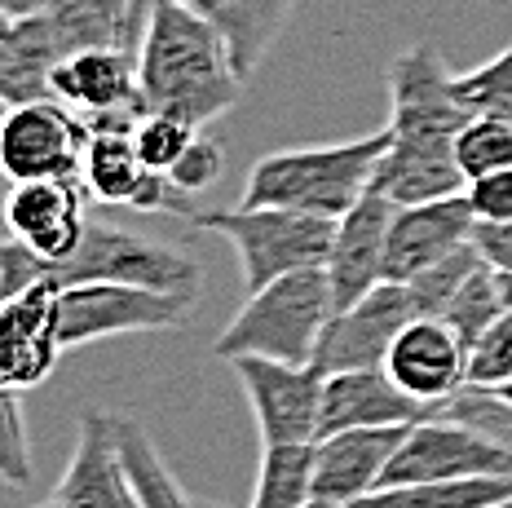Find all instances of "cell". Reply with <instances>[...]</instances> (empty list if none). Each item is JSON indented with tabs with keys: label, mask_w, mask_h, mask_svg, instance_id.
<instances>
[{
	"label": "cell",
	"mask_w": 512,
	"mask_h": 508,
	"mask_svg": "<svg viewBox=\"0 0 512 508\" xmlns=\"http://www.w3.org/2000/svg\"><path fill=\"white\" fill-rule=\"evenodd\" d=\"M464 478H512V451L451 416H429L407 429L398 455L389 460V469L380 478V491H389V486H424V482H464Z\"/></svg>",
	"instance_id": "9c48e42d"
},
{
	"label": "cell",
	"mask_w": 512,
	"mask_h": 508,
	"mask_svg": "<svg viewBox=\"0 0 512 508\" xmlns=\"http://www.w3.org/2000/svg\"><path fill=\"white\" fill-rule=\"evenodd\" d=\"M437 416H451L460 425L477 429L482 438L499 442V447L512 451V398L499 394V389H482V385H464L455 398H446L437 407Z\"/></svg>",
	"instance_id": "f546056e"
},
{
	"label": "cell",
	"mask_w": 512,
	"mask_h": 508,
	"mask_svg": "<svg viewBox=\"0 0 512 508\" xmlns=\"http://www.w3.org/2000/svg\"><path fill=\"white\" fill-rule=\"evenodd\" d=\"M455 160H460L464 182H477V177L512 168V120L473 115V120L464 124V133L455 137Z\"/></svg>",
	"instance_id": "83f0119b"
},
{
	"label": "cell",
	"mask_w": 512,
	"mask_h": 508,
	"mask_svg": "<svg viewBox=\"0 0 512 508\" xmlns=\"http://www.w3.org/2000/svg\"><path fill=\"white\" fill-rule=\"evenodd\" d=\"M9 27H14V18H9V14H0V36H5Z\"/></svg>",
	"instance_id": "74e56055"
},
{
	"label": "cell",
	"mask_w": 512,
	"mask_h": 508,
	"mask_svg": "<svg viewBox=\"0 0 512 508\" xmlns=\"http://www.w3.org/2000/svg\"><path fill=\"white\" fill-rule=\"evenodd\" d=\"M221 168H226V151H221V142L199 133L195 142L186 146V155H181L177 168L168 177H173V186L181 190V195H199V190H208L212 182H217Z\"/></svg>",
	"instance_id": "836d02e7"
},
{
	"label": "cell",
	"mask_w": 512,
	"mask_h": 508,
	"mask_svg": "<svg viewBox=\"0 0 512 508\" xmlns=\"http://www.w3.org/2000/svg\"><path fill=\"white\" fill-rule=\"evenodd\" d=\"M477 266H482V257H477V248L468 243V248L451 252L446 261H437L433 270L415 274L407 288H411V296H415V305H420V319H442V310L451 305V296L464 288V279H468V274H473Z\"/></svg>",
	"instance_id": "1f68e13d"
},
{
	"label": "cell",
	"mask_w": 512,
	"mask_h": 508,
	"mask_svg": "<svg viewBox=\"0 0 512 508\" xmlns=\"http://www.w3.org/2000/svg\"><path fill=\"white\" fill-rule=\"evenodd\" d=\"M384 372L398 380V389H407L424 407H442L446 398H455L468 385V345L455 336L451 323L442 319H415L407 332L393 341Z\"/></svg>",
	"instance_id": "e0dca14e"
},
{
	"label": "cell",
	"mask_w": 512,
	"mask_h": 508,
	"mask_svg": "<svg viewBox=\"0 0 512 508\" xmlns=\"http://www.w3.org/2000/svg\"><path fill=\"white\" fill-rule=\"evenodd\" d=\"M204 129H190L186 120L177 115H164V111H142L133 124V142H137V155L151 173H173L177 160L186 155V146Z\"/></svg>",
	"instance_id": "4dcf8cb0"
},
{
	"label": "cell",
	"mask_w": 512,
	"mask_h": 508,
	"mask_svg": "<svg viewBox=\"0 0 512 508\" xmlns=\"http://www.w3.org/2000/svg\"><path fill=\"white\" fill-rule=\"evenodd\" d=\"M473 204L468 195H446L429 204H407L393 213L389 243H384V283H411L415 274L433 270L451 252L473 243Z\"/></svg>",
	"instance_id": "7c38bea8"
},
{
	"label": "cell",
	"mask_w": 512,
	"mask_h": 508,
	"mask_svg": "<svg viewBox=\"0 0 512 508\" xmlns=\"http://www.w3.org/2000/svg\"><path fill=\"white\" fill-rule=\"evenodd\" d=\"M393 204L384 190L371 186L367 195L336 221V239L327 252V283H332V301L336 310H349L354 301H362L371 288L384 283V243H389L393 226Z\"/></svg>",
	"instance_id": "9a60e30c"
},
{
	"label": "cell",
	"mask_w": 512,
	"mask_h": 508,
	"mask_svg": "<svg viewBox=\"0 0 512 508\" xmlns=\"http://www.w3.org/2000/svg\"><path fill=\"white\" fill-rule=\"evenodd\" d=\"M195 230H212L239 252L243 266V288L261 292L274 279L296 270L327 266V252L336 239L332 217L296 213V208H212V213H190L186 217Z\"/></svg>",
	"instance_id": "8992f818"
},
{
	"label": "cell",
	"mask_w": 512,
	"mask_h": 508,
	"mask_svg": "<svg viewBox=\"0 0 512 508\" xmlns=\"http://www.w3.org/2000/svg\"><path fill=\"white\" fill-rule=\"evenodd\" d=\"M53 98L80 111L84 120L115 111H142L137 54L128 49H80L53 67Z\"/></svg>",
	"instance_id": "ffe728a7"
},
{
	"label": "cell",
	"mask_w": 512,
	"mask_h": 508,
	"mask_svg": "<svg viewBox=\"0 0 512 508\" xmlns=\"http://www.w3.org/2000/svg\"><path fill=\"white\" fill-rule=\"evenodd\" d=\"M89 186L84 182H18L5 195L9 239L27 243L36 257L62 261L80 248L89 226Z\"/></svg>",
	"instance_id": "5bb4252c"
},
{
	"label": "cell",
	"mask_w": 512,
	"mask_h": 508,
	"mask_svg": "<svg viewBox=\"0 0 512 508\" xmlns=\"http://www.w3.org/2000/svg\"><path fill=\"white\" fill-rule=\"evenodd\" d=\"M151 0H45L40 18L49 23L62 58L80 49H128L137 54L151 23Z\"/></svg>",
	"instance_id": "44dd1931"
},
{
	"label": "cell",
	"mask_w": 512,
	"mask_h": 508,
	"mask_svg": "<svg viewBox=\"0 0 512 508\" xmlns=\"http://www.w3.org/2000/svg\"><path fill=\"white\" fill-rule=\"evenodd\" d=\"M512 310L508 305V288H504V274H495L482 261L473 274L464 279V288L451 296V305L442 310V323L455 327V336L468 345V354H473V345L482 341V336L495 327L504 314Z\"/></svg>",
	"instance_id": "4316f807"
},
{
	"label": "cell",
	"mask_w": 512,
	"mask_h": 508,
	"mask_svg": "<svg viewBox=\"0 0 512 508\" xmlns=\"http://www.w3.org/2000/svg\"><path fill=\"white\" fill-rule=\"evenodd\" d=\"M336 314L327 270H296L274 279L270 288L248 292L239 314L217 336V358H274V363H314L323 327Z\"/></svg>",
	"instance_id": "5b68a950"
},
{
	"label": "cell",
	"mask_w": 512,
	"mask_h": 508,
	"mask_svg": "<svg viewBox=\"0 0 512 508\" xmlns=\"http://www.w3.org/2000/svg\"><path fill=\"white\" fill-rule=\"evenodd\" d=\"M389 151L376 168V190L398 208L464 195L455 137L473 120L455 98V76L437 45H415L389 67Z\"/></svg>",
	"instance_id": "6da1fadb"
},
{
	"label": "cell",
	"mask_w": 512,
	"mask_h": 508,
	"mask_svg": "<svg viewBox=\"0 0 512 508\" xmlns=\"http://www.w3.org/2000/svg\"><path fill=\"white\" fill-rule=\"evenodd\" d=\"M0 482L14 491L31 482V438L18 389H0Z\"/></svg>",
	"instance_id": "d6a6232c"
},
{
	"label": "cell",
	"mask_w": 512,
	"mask_h": 508,
	"mask_svg": "<svg viewBox=\"0 0 512 508\" xmlns=\"http://www.w3.org/2000/svg\"><path fill=\"white\" fill-rule=\"evenodd\" d=\"M248 407L256 416L261 447H292V442H318L323 420V376L305 363H274V358H230Z\"/></svg>",
	"instance_id": "8fae6325"
},
{
	"label": "cell",
	"mask_w": 512,
	"mask_h": 508,
	"mask_svg": "<svg viewBox=\"0 0 512 508\" xmlns=\"http://www.w3.org/2000/svg\"><path fill=\"white\" fill-rule=\"evenodd\" d=\"M512 500V478H464V482H424L389 486L349 508H499Z\"/></svg>",
	"instance_id": "484cf974"
},
{
	"label": "cell",
	"mask_w": 512,
	"mask_h": 508,
	"mask_svg": "<svg viewBox=\"0 0 512 508\" xmlns=\"http://www.w3.org/2000/svg\"><path fill=\"white\" fill-rule=\"evenodd\" d=\"M151 5H159V0H151Z\"/></svg>",
	"instance_id": "ab89813d"
},
{
	"label": "cell",
	"mask_w": 512,
	"mask_h": 508,
	"mask_svg": "<svg viewBox=\"0 0 512 508\" xmlns=\"http://www.w3.org/2000/svg\"><path fill=\"white\" fill-rule=\"evenodd\" d=\"M437 416L433 407L415 402L407 389H398L384 367L367 372H336L323 376V420H318V438H332L345 429H393V425H420Z\"/></svg>",
	"instance_id": "d6986e66"
},
{
	"label": "cell",
	"mask_w": 512,
	"mask_h": 508,
	"mask_svg": "<svg viewBox=\"0 0 512 508\" xmlns=\"http://www.w3.org/2000/svg\"><path fill=\"white\" fill-rule=\"evenodd\" d=\"M314 455L318 442L261 447V469L248 508H309L314 504Z\"/></svg>",
	"instance_id": "d4e9b609"
},
{
	"label": "cell",
	"mask_w": 512,
	"mask_h": 508,
	"mask_svg": "<svg viewBox=\"0 0 512 508\" xmlns=\"http://www.w3.org/2000/svg\"><path fill=\"white\" fill-rule=\"evenodd\" d=\"M195 301L133 283H80L58 292V336L62 349H76L124 332H173L195 314Z\"/></svg>",
	"instance_id": "ba28073f"
},
{
	"label": "cell",
	"mask_w": 512,
	"mask_h": 508,
	"mask_svg": "<svg viewBox=\"0 0 512 508\" xmlns=\"http://www.w3.org/2000/svg\"><path fill=\"white\" fill-rule=\"evenodd\" d=\"M473 248L495 274H508L512 279V221H477Z\"/></svg>",
	"instance_id": "d590c367"
},
{
	"label": "cell",
	"mask_w": 512,
	"mask_h": 508,
	"mask_svg": "<svg viewBox=\"0 0 512 508\" xmlns=\"http://www.w3.org/2000/svg\"><path fill=\"white\" fill-rule=\"evenodd\" d=\"M389 151V129L336 146H296L261 155L243 186V208H296L340 221L376 186V168Z\"/></svg>",
	"instance_id": "277c9868"
},
{
	"label": "cell",
	"mask_w": 512,
	"mask_h": 508,
	"mask_svg": "<svg viewBox=\"0 0 512 508\" xmlns=\"http://www.w3.org/2000/svg\"><path fill=\"white\" fill-rule=\"evenodd\" d=\"M49 504L58 508H142L133 491V478L124 469L120 438H115V416L106 411H84L80 438L71 451V464L62 482L53 486Z\"/></svg>",
	"instance_id": "2e32d148"
},
{
	"label": "cell",
	"mask_w": 512,
	"mask_h": 508,
	"mask_svg": "<svg viewBox=\"0 0 512 508\" xmlns=\"http://www.w3.org/2000/svg\"><path fill=\"white\" fill-rule=\"evenodd\" d=\"M45 9V0H0V14H9L18 23V18H31Z\"/></svg>",
	"instance_id": "8d00e7d4"
},
{
	"label": "cell",
	"mask_w": 512,
	"mask_h": 508,
	"mask_svg": "<svg viewBox=\"0 0 512 508\" xmlns=\"http://www.w3.org/2000/svg\"><path fill=\"white\" fill-rule=\"evenodd\" d=\"M464 195H468V204H473L477 221H512V168L468 182Z\"/></svg>",
	"instance_id": "e575fe53"
},
{
	"label": "cell",
	"mask_w": 512,
	"mask_h": 508,
	"mask_svg": "<svg viewBox=\"0 0 512 508\" xmlns=\"http://www.w3.org/2000/svg\"><path fill=\"white\" fill-rule=\"evenodd\" d=\"M36 283H49L58 292L80 288V283H133V288L199 296L204 270L186 252L164 248V243H151V239L133 235V230H120L111 221L89 217L80 248L62 261L36 257L18 239L0 243V296H18V292L36 288Z\"/></svg>",
	"instance_id": "3957f363"
},
{
	"label": "cell",
	"mask_w": 512,
	"mask_h": 508,
	"mask_svg": "<svg viewBox=\"0 0 512 508\" xmlns=\"http://www.w3.org/2000/svg\"><path fill=\"white\" fill-rule=\"evenodd\" d=\"M62 62V49L53 40L49 23L40 14L18 18L0 36V107L53 98V67Z\"/></svg>",
	"instance_id": "cb8c5ba5"
},
{
	"label": "cell",
	"mask_w": 512,
	"mask_h": 508,
	"mask_svg": "<svg viewBox=\"0 0 512 508\" xmlns=\"http://www.w3.org/2000/svg\"><path fill=\"white\" fill-rule=\"evenodd\" d=\"M62 354L58 288L36 283L18 296H0V389L45 385Z\"/></svg>",
	"instance_id": "4fadbf2b"
},
{
	"label": "cell",
	"mask_w": 512,
	"mask_h": 508,
	"mask_svg": "<svg viewBox=\"0 0 512 508\" xmlns=\"http://www.w3.org/2000/svg\"><path fill=\"white\" fill-rule=\"evenodd\" d=\"M499 508H512V500H504V504H499Z\"/></svg>",
	"instance_id": "f35d334b"
},
{
	"label": "cell",
	"mask_w": 512,
	"mask_h": 508,
	"mask_svg": "<svg viewBox=\"0 0 512 508\" xmlns=\"http://www.w3.org/2000/svg\"><path fill=\"white\" fill-rule=\"evenodd\" d=\"M455 98L468 115H499L512 120V45L504 54H495L482 67L455 76Z\"/></svg>",
	"instance_id": "f1b7e54d"
},
{
	"label": "cell",
	"mask_w": 512,
	"mask_h": 508,
	"mask_svg": "<svg viewBox=\"0 0 512 508\" xmlns=\"http://www.w3.org/2000/svg\"><path fill=\"white\" fill-rule=\"evenodd\" d=\"M420 319V305L407 283H380L349 310H336L323 327V341L314 349V372L336 376V372H367L384 367L393 341L407 332V323Z\"/></svg>",
	"instance_id": "30bf717a"
},
{
	"label": "cell",
	"mask_w": 512,
	"mask_h": 508,
	"mask_svg": "<svg viewBox=\"0 0 512 508\" xmlns=\"http://www.w3.org/2000/svg\"><path fill=\"white\" fill-rule=\"evenodd\" d=\"M411 425L393 429H345L332 438H318L314 455V504H358L371 491H380V478L389 460L398 455Z\"/></svg>",
	"instance_id": "ac0fdd59"
},
{
	"label": "cell",
	"mask_w": 512,
	"mask_h": 508,
	"mask_svg": "<svg viewBox=\"0 0 512 508\" xmlns=\"http://www.w3.org/2000/svg\"><path fill=\"white\" fill-rule=\"evenodd\" d=\"M142 111H164L186 120L190 129H208L243 93L230 45L199 9L181 0H159L137 49Z\"/></svg>",
	"instance_id": "7a4b0ae2"
},
{
	"label": "cell",
	"mask_w": 512,
	"mask_h": 508,
	"mask_svg": "<svg viewBox=\"0 0 512 508\" xmlns=\"http://www.w3.org/2000/svg\"><path fill=\"white\" fill-rule=\"evenodd\" d=\"M142 111H115V115H93L89 120V151H84V173L80 182L98 204L133 208L137 190L146 186L151 168L142 164L133 142V124Z\"/></svg>",
	"instance_id": "7402d4cb"
},
{
	"label": "cell",
	"mask_w": 512,
	"mask_h": 508,
	"mask_svg": "<svg viewBox=\"0 0 512 508\" xmlns=\"http://www.w3.org/2000/svg\"><path fill=\"white\" fill-rule=\"evenodd\" d=\"M89 120L67 102H23L0 115V177L18 182H80Z\"/></svg>",
	"instance_id": "52a82bcc"
},
{
	"label": "cell",
	"mask_w": 512,
	"mask_h": 508,
	"mask_svg": "<svg viewBox=\"0 0 512 508\" xmlns=\"http://www.w3.org/2000/svg\"><path fill=\"white\" fill-rule=\"evenodd\" d=\"M181 5L199 9L212 27L226 36L234 71L243 80H252V71L265 62L274 49V40L283 36L287 18L301 0H181Z\"/></svg>",
	"instance_id": "603a6c76"
}]
</instances>
